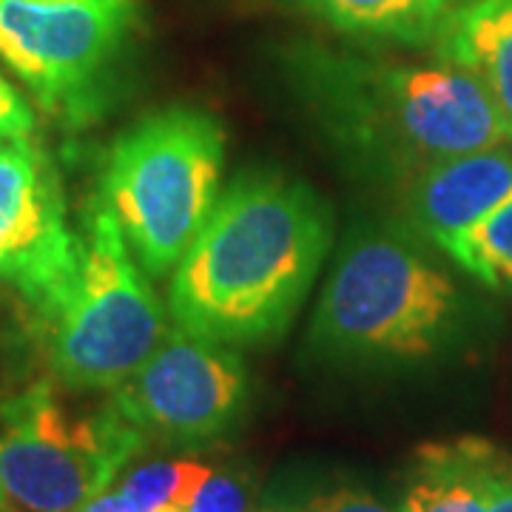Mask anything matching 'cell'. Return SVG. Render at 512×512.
I'll return each instance as SVG.
<instances>
[{"mask_svg": "<svg viewBox=\"0 0 512 512\" xmlns=\"http://www.w3.org/2000/svg\"><path fill=\"white\" fill-rule=\"evenodd\" d=\"M77 512H126L123 510V504H120V498L114 490H103V493H97L94 498H89L83 507Z\"/></svg>", "mask_w": 512, "mask_h": 512, "instance_id": "cell-20", "label": "cell"}, {"mask_svg": "<svg viewBox=\"0 0 512 512\" xmlns=\"http://www.w3.org/2000/svg\"><path fill=\"white\" fill-rule=\"evenodd\" d=\"M154 512H188V507H183V504H165V507H160V510Z\"/></svg>", "mask_w": 512, "mask_h": 512, "instance_id": "cell-22", "label": "cell"}, {"mask_svg": "<svg viewBox=\"0 0 512 512\" xmlns=\"http://www.w3.org/2000/svg\"><path fill=\"white\" fill-rule=\"evenodd\" d=\"M225 131L194 106L151 111L109 151L100 200L151 279L168 276L220 202Z\"/></svg>", "mask_w": 512, "mask_h": 512, "instance_id": "cell-3", "label": "cell"}, {"mask_svg": "<svg viewBox=\"0 0 512 512\" xmlns=\"http://www.w3.org/2000/svg\"><path fill=\"white\" fill-rule=\"evenodd\" d=\"M43 3H57V0H43Z\"/></svg>", "mask_w": 512, "mask_h": 512, "instance_id": "cell-25", "label": "cell"}, {"mask_svg": "<svg viewBox=\"0 0 512 512\" xmlns=\"http://www.w3.org/2000/svg\"><path fill=\"white\" fill-rule=\"evenodd\" d=\"M35 134V111L15 83L0 72V148Z\"/></svg>", "mask_w": 512, "mask_h": 512, "instance_id": "cell-17", "label": "cell"}, {"mask_svg": "<svg viewBox=\"0 0 512 512\" xmlns=\"http://www.w3.org/2000/svg\"><path fill=\"white\" fill-rule=\"evenodd\" d=\"M507 146H510V151H512V134H510V137H507Z\"/></svg>", "mask_w": 512, "mask_h": 512, "instance_id": "cell-24", "label": "cell"}, {"mask_svg": "<svg viewBox=\"0 0 512 512\" xmlns=\"http://www.w3.org/2000/svg\"><path fill=\"white\" fill-rule=\"evenodd\" d=\"M458 288L410 237L390 228L350 237L319 308L311 342L345 362H416L453 336Z\"/></svg>", "mask_w": 512, "mask_h": 512, "instance_id": "cell-4", "label": "cell"}, {"mask_svg": "<svg viewBox=\"0 0 512 512\" xmlns=\"http://www.w3.org/2000/svg\"><path fill=\"white\" fill-rule=\"evenodd\" d=\"M296 89L339 154L384 180L410 183L430 165L510 137L487 86L447 60L430 66L316 52L296 66Z\"/></svg>", "mask_w": 512, "mask_h": 512, "instance_id": "cell-2", "label": "cell"}, {"mask_svg": "<svg viewBox=\"0 0 512 512\" xmlns=\"http://www.w3.org/2000/svg\"><path fill=\"white\" fill-rule=\"evenodd\" d=\"M507 197H512L507 143L441 160L407 183L410 217L439 248L470 231Z\"/></svg>", "mask_w": 512, "mask_h": 512, "instance_id": "cell-10", "label": "cell"}, {"mask_svg": "<svg viewBox=\"0 0 512 512\" xmlns=\"http://www.w3.org/2000/svg\"><path fill=\"white\" fill-rule=\"evenodd\" d=\"M441 251L487 288L512 291V197Z\"/></svg>", "mask_w": 512, "mask_h": 512, "instance_id": "cell-14", "label": "cell"}, {"mask_svg": "<svg viewBox=\"0 0 512 512\" xmlns=\"http://www.w3.org/2000/svg\"><path fill=\"white\" fill-rule=\"evenodd\" d=\"M251 498H248V484L245 478L228 470H214L205 478L188 512H248Z\"/></svg>", "mask_w": 512, "mask_h": 512, "instance_id": "cell-16", "label": "cell"}, {"mask_svg": "<svg viewBox=\"0 0 512 512\" xmlns=\"http://www.w3.org/2000/svg\"><path fill=\"white\" fill-rule=\"evenodd\" d=\"M6 510V493H3V484H0V512Z\"/></svg>", "mask_w": 512, "mask_h": 512, "instance_id": "cell-23", "label": "cell"}, {"mask_svg": "<svg viewBox=\"0 0 512 512\" xmlns=\"http://www.w3.org/2000/svg\"><path fill=\"white\" fill-rule=\"evenodd\" d=\"M148 279L97 197L74 274L37 313L57 382L72 390H114L143 367L168 333L163 302Z\"/></svg>", "mask_w": 512, "mask_h": 512, "instance_id": "cell-5", "label": "cell"}, {"mask_svg": "<svg viewBox=\"0 0 512 512\" xmlns=\"http://www.w3.org/2000/svg\"><path fill=\"white\" fill-rule=\"evenodd\" d=\"M507 453L487 439L424 444L410 467L402 512H487Z\"/></svg>", "mask_w": 512, "mask_h": 512, "instance_id": "cell-11", "label": "cell"}, {"mask_svg": "<svg viewBox=\"0 0 512 512\" xmlns=\"http://www.w3.org/2000/svg\"><path fill=\"white\" fill-rule=\"evenodd\" d=\"M336 32L407 46L436 43L444 26L470 0H293Z\"/></svg>", "mask_w": 512, "mask_h": 512, "instance_id": "cell-13", "label": "cell"}, {"mask_svg": "<svg viewBox=\"0 0 512 512\" xmlns=\"http://www.w3.org/2000/svg\"><path fill=\"white\" fill-rule=\"evenodd\" d=\"M256 512H302V510H291V507H282V504H265V507H259Z\"/></svg>", "mask_w": 512, "mask_h": 512, "instance_id": "cell-21", "label": "cell"}, {"mask_svg": "<svg viewBox=\"0 0 512 512\" xmlns=\"http://www.w3.org/2000/svg\"><path fill=\"white\" fill-rule=\"evenodd\" d=\"M80 237L52 157L35 137L0 148V282L43 313L74 274Z\"/></svg>", "mask_w": 512, "mask_h": 512, "instance_id": "cell-9", "label": "cell"}, {"mask_svg": "<svg viewBox=\"0 0 512 512\" xmlns=\"http://www.w3.org/2000/svg\"><path fill=\"white\" fill-rule=\"evenodd\" d=\"M302 512H402L390 504L379 501L376 495L365 490H353V487H339L330 493L313 495L311 501L302 507Z\"/></svg>", "mask_w": 512, "mask_h": 512, "instance_id": "cell-18", "label": "cell"}, {"mask_svg": "<svg viewBox=\"0 0 512 512\" xmlns=\"http://www.w3.org/2000/svg\"><path fill=\"white\" fill-rule=\"evenodd\" d=\"M328 248L319 194L276 171L239 174L171 271V322L225 348L271 342L293 322Z\"/></svg>", "mask_w": 512, "mask_h": 512, "instance_id": "cell-1", "label": "cell"}, {"mask_svg": "<svg viewBox=\"0 0 512 512\" xmlns=\"http://www.w3.org/2000/svg\"><path fill=\"white\" fill-rule=\"evenodd\" d=\"M487 512H512V456L507 453L490 490Z\"/></svg>", "mask_w": 512, "mask_h": 512, "instance_id": "cell-19", "label": "cell"}, {"mask_svg": "<svg viewBox=\"0 0 512 512\" xmlns=\"http://www.w3.org/2000/svg\"><path fill=\"white\" fill-rule=\"evenodd\" d=\"M3 512H77L146 447V436L106 404L72 416L49 382L0 404Z\"/></svg>", "mask_w": 512, "mask_h": 512, "instance_id": "cell-7", "label": "cell"}, {"mask_svg": "<svg viewBox=\"0 0 512 512\" xmlns=\"http://www.w3.org/2000/svg\"><path fill=\"white\" fill-rule=\"evenodd\" d=\"M439 60L473 72L512 134V0H470L436 40Z\"/></svg>", "mask_w": 512, "mask_h": 512, "instance_id": "cell-12", "label": "cell"}, {"mask_svg": "<svg viewBox=\"0 0 512 512\" xmlns=\"http://www.w3.org/2000/svg\"><path fill=\"white\" fill-rule=\"evenodd\" d=\"M143 0H0V57L40 109L89 126L111 109Z\"/></svg>", "mask_w": 512, "mask_h": 512, "instance_id": "cell-6", "label": "cell"}, {"mask_svg": "<svg viewBox=\"0 0 512 512\" xmlns=\"http://www.w3.org/2000/svg\"><path fill=\"white\" fill-rule=\"evenodd\" d=\"M245 393L237 350L174 325L143 367L114 387V404L146 439L202 444L237 421Z\"/></svg>", "mask_w": 512, "mask_h": 512, "instance_id": "cell-8", "label": "cell"}, {"mask_svg": "<svg viewBox=\"0 0 512 512\" xmlns=\"http://www.w3.org/2000/svg\"><path fill=\"white\" fill-rule=\"evenodd\" d=\"M214 470L200 461H151L131 470L114 493L126 512H154L165 504L191 507L194 495Z\"/></svg>", "mask_w": 512, "mask_h": 512, "instance_id": "cell-15", "label": "cell"}]
</instances>
